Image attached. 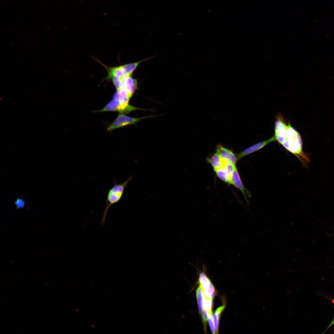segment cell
<instances>
[{
	"instance_id": "1",
	"label": "cell",
	"mask_w": 334,
	"mask_h": 334,
	"mask_svg": "<svg viewBox=\"0 0 334 334\" xmlns=\"http://www.w3.org/2000/svg\"><path fill=\"white\" fill-rule=\"evenodd\" d=\"M281 145L296 156L304 165L306 166V162H309V158L302 151V143L301 136L289 123L287 125L285 139Z\"/></svg>"
},
{
	"instance_id": "2",
	"label": "cell",
	"mask_w": 334,
	"mask_h": 334,
	"mask_svg": "<svg viewBox=\"0 0 334 334\" xmlns=\"http://www.w3.org/2000/svg\"><path fill=\"white\" fill-rule=\"evenodd\" d=\"M133 176H130L125 182L120 184L114 182L113 186L109 190L106 200V207L101 220V224L104 225L107 212L109 208L111 206L119 202L122 198L124 190L128 183Z\"/></svg>"
},
{
	"instance_id": "3",
	"label": "cell",
	"mask_w": 334,
	"mask_h": 334,
	"mask_svg": "<svg viewBox=\"0 0 334 334\" xmlns=\"http://www.w3.org/2000/svg\"><path fill=\"white\" fill-rule=\"evenodd\" d=\"M151 117V116H145L133 118L120 113L118 115L113 122L107 127V131H111L126 125L136 124L141 120Z\"/></svg>"
},
{
	"instance_id": "4",
	"label": "cell",
	"mask_w": 334,
	"mask_h": 334,
	"mask_svg": "<svg viewBox=\"0 0 334 334\" xmlns=\"http://www.w3.org/2000/svg\"><path fill=\"white\" fill-rule=\"evenodd\" d=\"M199 281L204 297L212 299L216 294L215 289L210 279L203 272L200 273Z\"/></svg>"
},
{
	"instance_id": "5",
	"label": "cell",
	"mask_w": 334,
	"mask_h": 334,
	"mask_svg": "<svg viewBox=\"0 0 334 334\" xmlns=\"http://www.w3.org/2000/svg\"><path fill=\"white\" fill-rule=\"evenodd\" d=\"M287 125L282 116H279L277 117L275 122L274 136L275 140L281 144L286 138Z\"/></svg>"
},
{
	"instance_id": "6",
	"label": "cell",
	"mask_w": 334,
	"mask_h": 334,
	"mask_svg": "<svg viewBox=\"0 0 334 334\" xmlns=\"http://www.w3.org/2000/svg\"><path fill=\"white\" fill-rule=\"evenodd\" d=\"M230 184L233 185L241 191L246 201L248 203L246 194L249 197H251V195L250 192L246 189L243 184L236 166L234 168L231 176Z\"/></svg>"
},
{
	"instance_id": "7",
	"label": "cell",
	"mask_w": 334,
	"mask_h": 334,
	"mask_svg": "<svg viewBox=\"0 0 334 334\" xmlns=\"http://www.w3.org/2000/svg\"><path fill=\"white\" fill-rule=\"evenodd\" d=\"M276 140L274 136L263 141H262L249 147L236 155L237 161L244 156L263 148L272 142Z\"/></svg>"
},
{
	"instance_id": "8",
	"label": "cell",
	"mask_w": 334,
	"mask_h": 334,
	"mask_svg": "<svg viewBox=\"0 0 334 334\" xmlns=\"http://www.w3.org/2000/svg\"><path fill=\"white\" fill-rule=\"evenodd\" d=\"M216 152L223 160L235 165L237 161L236 156L232 151L218 145L217 147Z\"/></svg>"
},
{
	"instance_id": "9",
	"label": "cell",
	"mask_w": 334,
	"mask_h": 334,
	"mask_svg": "<svg viewBox=\"0 0 334 334\" xmlns=\"http://www.w3.org/2000/svg\"><path fill=\"white\" fill-rule=\"evenodd\" d=\"M122 84L123 88L127 92L131 98L136 88L137 82L136 80L133 79L131 75L128 76L122 79Z\"/></svg>"
},
{
	"instance_id": "10",
	"label": "cell",
	"mask_w": 334,
	"mask_h": 334,
	"mask_svg": "<svg viewBox=\"0 0 334 334\" xmlns=\"http://www.w3.org/2000/svg\"><path fill=\"white\" fill-rule=\"evenodd\" d=\"M207 161L212 166L214 169H220L222 167L223 161L217 152L207 158Z\"/></svg>"
},
{
	"instance_id": "11",
	"label": "cell",
	"mask_w": 334,
	"mask_h": 334,
	"mask_svg": "<svg viewBox=\"0 0 334 334\" xmlns=\"http://www.w3.org/2000/svg\"><path fill=\"white\" fill-rule=\"evenodd\" d=\"M119 106V102L118 99L113 98V99L109 102L103 108L96 112L117 111Z\"/></svg>"
},
{
	"instance_id": "12",
	"label": "cell",
	"mask_w": 334,
	"mask_h": 334,
	"mask_svg": "<svg viewBox=\"0 0 334 334\" xmlns=\"http://www.w3.org/2000/svg\"><path fill=\"white\" fill-rule=\"evenodd\" d=\"M196 294L199 312V313H201L203 307L204 296L200 285L199 286L196 290Z\"/></svg>"
},
{
	"instance_id": "13",
	"label": "cell",
	"mask_w": 334,
	"mask_h": 334,
	"mask_svg": "<svg viewBox=\"0 0 334 334\" xmlns=\"http://www.w3.org/2000/svg\"><path fill=\"white\" fill-rule=\"evenodd\" d=\"M225 307V305H223L218 308L215 312L213 319L216 333H218L219 319L221 313Z\"/></svg>"
},
{
	"instance_id": "14",
	"label": "cell",
	"mask_w": 334,
	"mask_h": 334,
	"mask_svg": "<svg viewBox=\"0 0 334 334\" xmlns=\"http://www.w3.org/2000/svg\"><path fill=\"white\" fill-rule=\"evenodd\" d=\"M145 60L137 62L125 64L122 65V66L127 74L129 75H131L139 64L141 62Z\"/></svg>"
},
{
	"instance_id": "15",
	"label": "cell",
	"mask_w": 334,
	"mask_h": 334,
	"mask_svg": "<svg viewBox=\"0 0 334 334\" xmlns=\"http://www.w3.org/2000/svg\"><path fill=\"white\" fill-rule=\"evenodd\" d=\"M217 177L225 182L230 184V178L222 169H214Z\"/></svg>"
},
{
	"instance_id": "16",
	"label": "cell",
	"mask_w": 334,
	"mask_h": 334,
	"mask_svg": "<svg viewBox=\"0 0 334 334\" xmlns=\"http://www.w3.org/2000/svg\"><path fill=\"white\" fill-rule=\"evenodd\" d=\"M213 306L212 299L206 298L204 296L203 309L206 311L207 313H209L212 311Z\"/></svg>"
},
{
	"instance_id": "17",
	"label": "cell",
	"mask_w": 334,
	"mask_h": 334,
	"mask_svg": "<svg viewBox=\"0 0 334 334\" xmlns=\"http://www.w3.org/2000/svg\"><path fill=\"white\" fill-rule=\"evenodd\" d=\"M208 323L211 331L212 333L215 334L216 333V330H215V328L212 311L208 313Z\"/></svg>"
},
{
	"instance_id": "18",
	"label": "cell",
	"mask_w": 334,
	"mask_h": 334,
	"mask_svg": "<svg viewBox=\"0 0 334 334\" xmlns=\"http://www.w3.org/2000/svg\"><path fill=\"white\" fill-rule=\"evenodd\" d=\"M201 313L204 331L205 332H206L207 330V323L208 318V313L206 311L203 309Z\"/></svg>"
},
{
	"instance_id": "19",
	"label": "cell",
	"mask_w": 334,
	"mask_h": 334,
	"mask_svg": "<svg viewBox=\"0 0 334 334\" xmlns=\"http://www.w3.org/2000/svg\"><path fill=\"white\" fill-rule=\"evenodd\" d=\"M15 204L18 209L23 208L25 205L24 201L21 198H17L15 202Z\"/></svg>"
}]
</instances>
